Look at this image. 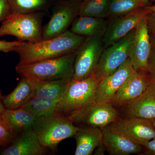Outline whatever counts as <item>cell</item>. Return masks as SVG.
<instances>
[{"label": "cell", "instance_id": "1", "mask_svg": "<svg viewBox=\"0 0 155 155\" xmlns=\"http://www.w3.org/2000/svg\"><path fill=\"white\" fill-rule=\"evenodd\" d=\"M86 38L68 30L59 36L38 42L24 41L15 51L19 56L18 64H31L74 52Z\"/></svg>", "mask_w": 155, "mask_h": 155}, {"label": "cell", "instance_id": "2", "mask_svg": "<svg viewBox=\"0 0 155 155\" xmlns=\"http://www.w3.org/2000/svg\"><path fill=\"white\" fill-rule=\"evenodd\" d=\"M32 128L41 144L54 151L61 142L74 136L79 127L73 124L69 116L55 111L37 118Z\"/></svg>", "mask_w": 155, "mask_h": 155}, {"label": "cell", "instance_id": "3", "mask_svg": "<svg viewBox=\"0 0 155 155\" xmlns=\"http://www.w3.org/2000/svg\"><path fill=\"white\" fill-rule=\"evenodd\" d=\"M75 52L30 64H17L16 70L22 77L42 80L73 78Z\"/></svg>", "mask_w": 155, "mask_h": 155}, {"label": "cell", "instance_id": "4", "mask_svg": "<svg viewBox=\"0 0 155 155\" xmlns=\"http://www.w3.org/2000/svg\"><path fill=\"white\" fill-rule=\"evenodd\" d=\"M43 12L29 14L11 13L2 22L0 37L12 35L18 40L35 43L42 39Z\"/></svg>", "mask_w": 155, "mask_h": 155}, {"label": "cell", "instance_id": "5", "mask_svg": "<svg viewBox=\"0 0 155 155\" xmlns=\"http://www.w3.org/2000/svg\"><path fill=\"white\" fill-rule=\"evenodd\" d=\"M98 80L94 74L81 80L72 79L59 100L56 111L68 116L73 111L95 101Z\"/></svg>", "mask_w": 155, "mask_h": 155}, {"label": "cell", "instance_id": "6", "mask_svg": "<svg viewBox=\"0 0 155 155\" xmlns=\"http://www.w3.org/2000/svg\"><path fill=\"white\" fill-rule=\"evenodd\" d=\"M135 29L103 50L94 73L99 81L114 73L129 58L135 35Z\"/></svg>", "mask_w": 155, "mask_h": 155}, {"label": "cell", "instance_id": "7", "mask_svg": "<svg viewBox=\"0 0 155 155\" xmlns=\"http://www.w3.org/2000/svg\"><path fill=\"white\" fill-rule=\"evenodd\" d=\"M103 36L87 37L75 52L73 79L81 80L94 73L104 49Z\"/></svg>", "mask_w": 155, "mask_h": 155}, {"label": "cell", "instance_id": "8", "mask_svg": "<svg viewBox=\"0 0 155 155\" xmlns=\"http://www.w3.org/2000/svg\"><path fill=\"white\" fill-rule=\"evenodd\" d=\"M68 116L73 124L79 127L102 128L118 119V112L113 104L95 101L73 111Z\"/></svg>", "mask_w": 155, "mask_h": 155}, {"label": "cell", "instance_id": "9", "mask_svg": "<svg viewBox=\"0 0 155 155\" xmlns=\"http://www.w3.org/2000/svg\"><path fill=\"white\" fill-rule=\"evenodd\" d=\"M82 1L54 2L51 17L47 24L43 27L42 40L56 37L68 30L69 26L79 15Z\"/></svg>", "mask_w": 155, "mask_h": 155}, {"label": "cell", "instance_id": "10", "mask_svg": "<svg viewBox=\"0 0 155 155\" xmlns=\"http://www.w3.org/2000/svg\"><path fill=\"white\" fill-rule=\"evenodd\" d=\"M149 12L147 6H145L126 15L109 19L103 37L104 49L118 41L136 28Z\"/></svg>", "mask_w": 155, "mask_h": 155}, {"label": "cell", "instance_id": "11", "mask_svg": "<svg viewBox=\"0 0 155 155\" xmlns=\"http://www.w3.org/2000/svg\"><path fill=\"white\" fill-rule=\"evenodd\" d=\"M150 49V34L145 17L136 28L135 35L129 58L136 72L149 74L147 63Z\"/></svg>", "mask_w": 155, "mask_h": 155}, {"label": "cell", "instance_id": "12", "mask_svg": "<svg viewBox=\"0 0 155 155\" xmlns=\"http://www.w3.org/2000/svg\"><path fill=\"white\" fill-rule=\"evenodd\" d=\"M135 70L128 58L114 73L100 81L95 92V101L112 104L116 94Z\"/></svg>", "mask_w": 155, "mask_h": 155}, {"label": "cell", "instance_id": "13", "mask_svg": "<svg viewBox=\"0 0 155 155\" xmlns=\"http://www.w3.org/2000/svg\"><path fill=\"white\" fill-rule=\"evenodd\" d=\"M111 124L142 147L155 137V127L150 120L128 117L124 119L118 118Z\"/></svg>", "mask_w": 155, "mask_h": 155}, {"label": "cell", "instance_id": "14", "mask_svg": "<svg viewBox=\"0 0 155 155\" xmlns=\"http://www.w3.org/2000/svg\"><path fill=\"white\" fill-rule=\"evenodd\" d=\"M102 142L106 150L112 155H128L140 152L141 145L127 137L112 124L101 128Z\"/></svg>", "mask_w": 155, "mask_h": 155}, {"label": "cell", "instance_id": "15", "mask_svg": "<svg viewBox=\"0 0 155 155\" xmlns=\"http://www.w3.org/2000/svg\"><path fill=\"white\" fill-rule=\"evenodd\" d=\"M8 145L1 155H45L51 151L41 144L32 128L17 134Z\"/></svg>", "mask_w": 155, "mask_h": 155}, {"label": "cell", "instance_id": "16", "mask_svg": "<svg viewBox=\"0 0 155 155\" xmlns=\"http://www.w3.org/2000/svg\"><path fill=\"white\" fill-rule=\"evenodd\" d=\"M150 83L149 74L134 71L119 89L111 104L118 106L127 105L143 94L148 88Z\"/></svg>", "mask_w": 155, "mask_h": 155}, {"label": "cell", "instance_id": "17", "mask_svg": "<svg viewBox=\"0 0 155 155\" xmlns=\"http://www.w3.org/2000/svg\"><path fill=\"white\" fill-rule=\"evenodd\" d=\"M30 82L33 89V96L60 100L67 90L73 78L54 80H42L25 78Z\"/></svg>", "mask_w": 155, "mask_h": 155}, {"label": "cell", "instance_id": "18", "mask_svg": "<svg viewBox=\"0 0 155 155\" xmlns=\"http://www.w3.org/2000/svg\"><path fill=\"white\" fill-rule=\"evenodd\" d=\"M73 137L76 143L74 154L91 155L102 143V130L99 127H80Z\"/></svg>", "mask_w": 155, "mask_h": 155}, {"label": "cell", "instance_id": "19", "mask_svg": "<svg viewBox=\"0 0 155 155\" xmlns=\"http://www.w3.org/2000/svg\"><path fill=\"white\" fill-rule=\"evenodd\" d=\"M128 117L155 119V92L150 85L140 96L127 104Z\"/></svg>", "mask_w": 155, "mask_h": 155}, {"label": "cell", "instance_id": "20", "mask_svg": "<svg viewBox=\"0 0 155 155\" xmlns=\"http://www.w3.org/2000/svg\"><path fill=\"white\" fill-rule=\"evenodd\" d=\"M108 22L105 18L78 16L71 25L70 31L81 36H104Z\"/></svg>", "mask_w": 155, "mask_h": 155}, {"label": "cell", "instance_id": "21", "mask_svg": "<svg viewBox=\"0 0 155 155\" xmlns=\"http://www.w3.org/2000/svg\"><path fill=\"white\" fill-rule=\"evenodd\" d=\"M2 115L16 135L32 128L37 119L35 116L21 107L14 110L6 109Z\"/></svg>", "mask_w": 155, "mask_h": 155}, {"label": "cell", "instance_id": "22", "mask_svg": "<svg viewBox=\"0 0 155 155\" xmlns=\"http://www.w3.org/2000/svg\"><path fill=\"white\" fill-rule=\"evenodd\" d=\"M32 96L33 89L31 84L27 78L22 77L11 93L2 96V101L6 109L14 110L25 105Z\"/></svg>", "mask_w": 155, "mask_h": 155}, {"label": "cell", "instance_id": "23", "mask_svg": "<svg viewBox=\"0 0 155 155\" xmlns=\"http://www.w3.org/2000/svg\"><path fill=\"white\" fill-rule=\"evenodd\" d=\"M59 100L32 96L21 108L37 118L47 116L56 111Z\"/></svg>", "mask_w": 155, "mask_h": 155}, {"label": "cell", "instance_id": "24", "mask_svg": "<svg viewBox=\"0 0 155 155\" xmlns=\"http://www.w3.org/2000/svg\"><path fill=\"white\" fill-rule=\"evenodd\" d=\"M12 13L29 14L40 13L47 10L53 0H8Z\"/></svg>", "mask_w": 155, "mask_h": 155}, {"label": "cell", "instance_id": "25", "mask_svg": "<svg viewBox=\"0 0 155 155\" xmlns=\"http://www.w3.org/2000/svg\"><path fill=\"white\" fill-rule=\"evenodd\" d=\"M111 0H83L79 15L98 18H107Z\"/></svg>", "mask_w": 155, "mask_h": 155}, {"label": "cell", "instance_id": "26", "mask_svg": "<svg viewBox=\"0 0 155 155\" xmlns=\"http://www.w3.org/2000/svg\"><path fill=\"white\" fill-rule=\"evenodd\" d=\"M145 7L139 0H111L107 18L114 19Z\"/></svg>", "mask_w": 155, "mask_h": 155}, {"label": "cell", "instance_id": "27", "mask_svg": "<svg viewBox=\"0 0 155 155\" xmlns=\"http://www.w3.org/2000/svg\"><path fill=\"white\" fill-rule=\"evenodd\" d=\"M16 134L6 123L0 114V146H6L12 142Z\"/></svg>", "mask_w": 155, "mask_h": 155}, {"label": "cell", "instance_id": "28", "mask_svg": "<svg viewBox=\"0 0 155 155\" xmlns=\"http://www.w3.org/2000/svg\"><path fill=\"white\" fill-rule=\"evenodd\" d=\"M150 35L151 49L148 60V71L149 74L155 75V37L150 34Z\"/></svg>", "mask_w": 155, "mask_h": 155}, {"label": "cell", "instance_id": "29", "mask_svg": "<svg viewBox=\"0 0 155 155\" xmlns=\"http://www.w3.org/2000/svg\"><path fill=\"white\" fill-rule=\"evenodd\" d=\"M23 42L19 40L13 41L0 40V51L9 52L15 51L17 47L22 44Z\"/></svg>", "mask_w": 155, "mask_h": 155}, {"label": "cell", "instance_id": "30", "mask_svg": "<svg viewBox=\"0 0 155 155\" xmlns=\"http://www.w3.org/2000/svg\"><path fill=\"white\" fill-rule=\"evenodd\" d=\"M12 13L8 0H0V22Z\"/></svg>", "mask_w": 155, "mask_h": 155}, {"label": "cell", "instance_id": "31", "mask_svg": "<svg viewBox=\"0 0 155 155\" xmlns=\"http://www.w3.org/2000/svg\"><path fill=\"white\" fill-rule=\"evenodd\" d=\"M145 19L150 34L155 37V13L149 12L146 15Z\"/></svg>", "mask_w": 155, "mask_h": 155}, {"label": "cell", "instance_id": "32", "mask_svg": "<svg viewBox=\"0 0 155 155\" xmlns=\"http://www.w3.org/2000/svg\"><path fill=\"white\" fill-rule=\"evenodd\" d=\"M143 147H144L149 154L155 155V137L147 142Z\"/></svg>", "mask_w": 155, "mask_h": 155}, {"label": "cell", "instance_id": "33", "mask_svg": "<svg viewBox=\"0 0 155 155\" xmlns=\"http://www.w3.org/2000/svg\"><path fill=\"white\" fill-rule=\"evenodd\" d=\"M150 74V85L152 87L153 90L155 92V75Z\"/></svg>", "mask_w": 155, "mask_h": 155}, {"label": "cell", "instance_id": "34", "mask_svg": "<svg viewBox=\"0 0 155 155\" xmlns=\"http://www.w3.org/2000/svg\"><path fill=\"white\" fill-rule=\"evenodd\" d=\"M2 96H0V114H2L6 110L5 107L3 104L2 101Z\"/></svg>", "mask_w": 155, "mask_h": 155}, {"label": "cell", "instance_id": "35", "mask_svg": "<svg viewBox=\"0 0 155 155\" xmlns=\"http://www.w3.org/2000/svg\"><path fill=\"white\" fill-rule=\"evenodd\" d=\"M147 8L149 12L155 13V4L153 6H147Z\"/></svg>", "mask_w": 155, "mask_h": 155}, {"label": "cell", "instance_id": "36", "mask_svg": "<svg viewBox=\"0 0 155 155\" xmlns=\"http://www.w3.org/2000/svg\"><path fill=\"white\" fill-rule=\"evenodd\" d=\"M144 6H147L149 0H139Z\"/></svg>", "mask_w": 155, "mask_h": 155}, {"label": "cell", "instance_id": "37", "mask_svg": "<svg viewBox=\"0 0 155 155\" xmlns=\"http://www.w3.org/2000/svg\"><path fill=\"white\" fill-rule=\"evenodd\" d=\"M152 122L153 125H154V127H155V119H153V120H151Z\"/></svg>", "mask_w": 155, "mask_h": 155}, {"label": "cell", "instance_id": "38", "mask_svg": "<svg viewBox=\"0 0 155 155\" xmlns=\"http://www.w3.org/2000/svg\"><path fill=\"white\" fill-rule=\"evenodd\" d=\"M53 1H67V0H53Z\"/></svg>", "mask_w": 155, "mask_h": 155}, {"label": "cell", "instance_id": "39", "mask_svg": "<svg viewBox=\"0 0 155 155\" xmlns=\"http://www.w3.org/2000/svg\"><path fill=\"white\" fill-rule=\"evenodd\" d=\"M0 96H2V91H1V90H0Z\"/></svg>", "mask_w": 155, "mask_h": 155}]
</instances>
